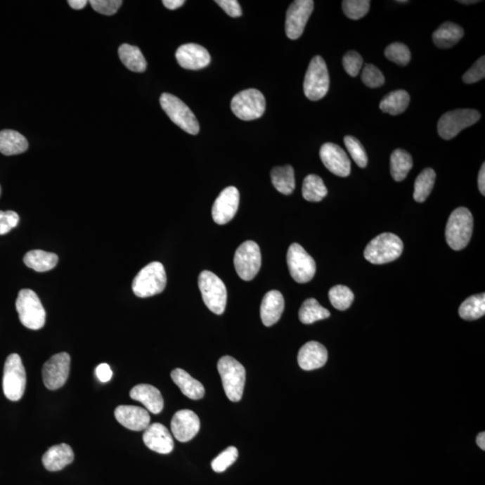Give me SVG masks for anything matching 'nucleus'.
Segmentation results:
<instances>
[{
  "mask_svg": "<svg viewBox=\"0 0 485 485\" xmlns=\"http://www.w3.org/2000/svg\"><path fill=\"white\" fill-rule=\"evenodd\" d=\"M473 215L467 208L455 209L449 216L446 226V240L453 250L460 251L467 247L473 234Z\"/></svg>",
  "mask_w": 485,
  "mask_h": 485,
  "instance_id": "obj_1",
  "label": "nucleus"
},
{
  "mask_svg": "<svg viewBox=\"0 0 485 485\" xmlns=\"http://www.w3.org/2000/svg\"><path fill=\"white\" fill-rule=\"evenodd\" d=\"M403 244L396 235L383 233L370 242L365 248L364 257L373 264L391 263L402 254Z\"/></svg>",
  "mask_w": 485,
  "mask_h": 485,
  "instance_id": "obj_2",
  "label": "nucleus"
},
{
  "mask_svg": "<svg viewBox=\"0 0 485 485\" xmlns=\"http://www.w3.org/2000/svg\"><path fill=\"white\" fill-rule=\"evenodd\" d=\"M218 370L226 397L232 402H239L244 393L245 383L244 366L231 356H224L218 362Z\"/></svg>",
  "mask_w": 485,
  "mask_h": 485,
  "instance_id": "obj_3",
  "label": "nucleus"
},
{
  "mask_svg": "<svg viewBox=\"0 0 485 485\" xmlns=\"http://www.w3.org/2000/svg\"><path fill=\"white\" fill-rule=\"evenodd\" d=\"M166 286L167 273L164 265L160 261H153L136 275L132 290L138 297H150L163 292Z\"/></svg>",
  "mask_w": 485,
  "mask_h": 485,
  "instance_id": "obj_4",
  "label": "nucleus"
},
{
  "mask_svg": "<svg viewBox=\"0 0 485 485\" xmlns=\"http://www.w3.org/2000/svg\"><path fill=\"white\" fill-rule=\"evenodd\" d=\"M16 311L22 325L31 330L44 328L46 312L37 294L31 290H22L15 302Z\"/></svg>",
  "mask_w": 485,
  "mask_h": 485,
  "instance_id": "obj_5",
  "label": "nucleus"
},
{
  "mask_svg": "<svg viewBox=\"0 0 485 485\" xmlns=\"http://www.w3.org/2000/svg\"><path fill=\"white\" fill-rule=\"evenodd\" d=\"M2 384L3 392L8 400L16 402L24 396L27 386V373L18 354H11L6 358Z\"/></svg>",
  "mask_w": 485,
  "mask_h": 485,
  "instance_id": "obj_6",
  "label": "nucleus"
},
{
  "mask_svg": "<svg viewBox=\"0 0 485 485\" xmlns=\"http://www.w3.org/2000/svg\"><path fill=\"white\" fill-rule=\"evenodd\" d=\"M199 289L202 299L210 311L222 315L226 306V287L221 278L209 271H203L199 276Z\"/></svg>",
  "mask_w": 485,
  "mask_h": 485,
  "instance_id": "obj_7",
  "label": "nucleus"
},
{
  "mask_svg": "<svg viewBox=\"0 0 485 485\" xmlns=\"http://www.w3.org/2000/svg\"><path fill=\"white\" fill-rule=\"evenodd\" d=\"M160 105L168 117L178 127L183 129L189 134L196 135L199 134L198 119L182 100L171 95V93H164L160 97Z\"/></svg>",
  "mask_w": 485,
  "mask_h": 485,
  "instance_id": "obj_8",
  "label": "nucleus"
},
{
  "mask_svg": "<svg viewBox=\"0 0 485 485\" xmlns=\"http://www.w3.org/2000/svg\"><path fill=\"white\" fill-rule=\"evenodd\" d=\"M330 79L328 66L321 56L313 57L304 80V93L311 101L323 98L329 90Z\"/></svg>",
  "mask_w": 485,
  "mask_h": 485,
  "instance_id": "obj_9",
  "label": "nucleus"
},
{
  "mask_svg": "<svg viewBox=\"0 0 485 485\" xmlns=\"http://www.w3.org/2000/svg\"><path fill=\"white\" fill-rule=\"evenodd\" d=\"M266 108L264 96L257 89L242 90L233 97L231 110L242 121H253L263 116Z\"/></svg>",
  "mask_w": 485,
  "mask_h": 485,
  "instance_id": "obj_10",
  "label": "nucleus"
},
{
  "mask_svg": "<svg viewBox=\"0 0 485 485\" xmlns=\"http://www.w3.org/2000/svg\"><path fill=\"white\" fill-rule=\"evenodd\" d=\"M480 118V112L473 109H458L446 112L438 122L439 134L446 141L451 140L464 129L477 124Z\"/></svg>",
  "mask_w": 485,
  "mask_h": 485,
  "instance_id": "obj_11",
  "label": "nucleus"
},
{
  "mask_svg": "<svg viewBox=\"0 0 485 485\" xmlns=\"http://www.w3.org/2000/svg\"><path fill=\"white\" fill-rule=\"evenodd\" d=\"M235 271L242 280H252L260 271L261 254L260 247L254 241H245L235 251Z\"/></svg>",
  "mask_w": 485,
  "mask_h": 485,
  "instance_id": "obj_12",
  "label": "nucleus"
},
{
  "mask_svg": "<svg viewBox=\"0 0 485 485\" xmlns=\"http://www.w3.org/2000/svg\"><path fill=\"white\" fill-rule=\"evenodd\" d=\"M290 273L297 283H306L315 276L316 261L299 244L291 245L287 254Z\"/></svg>",
  "mask_w": 485,
  "mask_h": 485,
  "instance_id": "obj_13",
  "label": "nucleus"
},
{
  "mask_svg": "<svg viewBox=\"0 0 485 485\" xmlns=\"http://www.w3.org/2000/svg\"><path fill=\"white\" fill-rule=\"evenodd\" d=\"M70 370V356L67 352L55 354L45 362L43 368L44 386L57 390L67 382Z\"/></svg>",
  "mask_w": 485,
  "mask_h": 485,
  "instance_id": "obj_14",
  "label": "nucleus"
},
{
  "mask_svg": "<svg viewBox=\"0 0 485 485\" xmlns=\"http://www.w3.org/2000/svg\"><path fill=\"white\" fill-rule=\"evenodd\" d=\"M313 9L312 0H296L290 6L286 15L285 30L290 40L302 37Z\"/></svg>",
  "mask_w": 485,
  "mask_h": 485,
  "instance_id": "obj_15",
  "label": "nucleus"
},
{
  "mask_svg": "<svg viewBox=\"0 0 485 485\" xmlns=\"http://www.w3.org/2000/svg\"><path fill=\"white\" fill-rule=\"evenodd\" d=\"M240 195L237 188L229 186L222 190L212 207V218L216 224L225 225L232 221L238 212Z\"/></svg>",
  "mask_w": 485,
  "mask_h": 485,
  "instance_id": "obj_16",
  "label": "nucleus"
},
{
  "mask_svg": "<svg viewBox=\"0 0 485 485\" xmlns=\"http://www.w3.org/2000/svg\"><path fill=\"white\" fill-rule=\"evenodd\" d=\"M320 157L325 167L335 176L347 177L351 174L350 158L340 146L323 144L320 150Z\"/></svg>",
  "mask_w": 485,
  "mask_h": 485,
  "instance_id": "obj_17",
  "label": "nucleus"
},
{
  "mask_svg": "<svg viewBox=\"0 0 485 485\" xmlns=\"http://www.w3.org/2000/svg\"><path fill=\"white\" fill-rule=\"evenodd\" d=\"M200 422L198 415L190 410H181L174 413L171 431L180 442H187L198 434Z\"/></svg>",
  "mask_w": 485,
  "mask_h": 485,
  "instance_id": "obj_18",
  "label": "nucleus"
},
{
  "mask_svg": "<svg viewBox=\"0 0 485 485\" xmlns=\"http://www.w3.org/2000/svg\"><path fill=\"white\" fill-rule=\"evenodd\" d=\"M177 63L186 70L205 69L210 63V55L205 47L199 44H187L177 48Z\"/></svg>",
  "mask_w": 485,
  "mask_h": 485,
  "instance_id": "obj_19",
  "label": "nucleus"
},
{
  "mask_svg": "<svg viewBox=\"0 0 485 485\" xmlns=\"http://www.w3.org/2000/svg\"><path fill=\"white\" fill-rule=\"evenodd\" d=\"M115 416L119 423L131 431H145L150 425V413L141 407L119 406L115 410Z\"/></svg>",
  "mask_w": 485,
  "mask_h": 485,
  "instance_id": "obj_20",
  "label": "nucleus"
},
{
  "mask_svg": "<svg viewBox=\"0 0 485 485\" xmlns=\"http://www.w3.org/2000/svg\"><path fill=\"white\" fill-rule=\"evenodd\" d=\"M143 441L152 451L160 454H169L174 449L172 435L167 427L160 422L153 423L145 429Z\"/></svg>",
  "mask_w": 485,
  "mask_h": 485,
  "instance_id": "obj_21",
  "label": "nucleus"
},
{
  "mask_svg": "<svg viewBox=\"0 0 485 485\" xmlns=\"http://www.w3.org/2000/svg\"><path fill=\"white\" fill-rule=\"evenodd\" d=\"M328 358V352L323 344L318 342H309L300 349L297 362L304 370H313L322 368Z\"/></svg>",
  "mask_w": 485,
  "mask_h": 485,
  "instance_id": "obj_22",
  "label": "nucleus"
},
{
  "mask_svg": "<svg viewBox=\"0 0 485 485\" xmlns=\"http://www.w3.org/2000/svg\"><path fill=\"white\" fill-rule=\"evenodd\" d=\"M131 399L141 403L146 409L158 415L164 408V399L160 391L150 384H141L134 387L129 393Z\"/></svg>",
  "mask_w": 485,
  "mask_h": 485,
  "instance_id": "obj_23",
  "label": "nucleus"
},
{
  "mask_svg": "<svg viewBox=\"0 0 485 485\" xmlns=\"http://www.w3.org/2000/svg\"><path fill=\"white\" fill-rule=\"evenodd\" d=\"M285 302L283 294L271 290L265 294L261 305V318L265 326H271L279 321L283 315Z\"/></svg>",
  "mask_w": 485,
  "mask_h": 485,
  "instance_id": "obj_24",
  "label": "nucleus"
},
{
  "mask_svg": "<svg viewBox=\"0 0 485 485\" xmlns=\"http://www.w3.org/2000/svg\"><path fill=\"white\" fill-rule=\"evenodd\" d=\"M74 452L67 444L55 445L48 449L43 457V464L48 471L63 470L67 465L72 463Z\"/></svg>",
  "mask_w": 485,
  "mask_h": 485,
  "instance_id": "obj_25",
  "label": "nucleus"
},
{
  "mask_svg": "<svg viewBox=\"0 0 485 485\" xmlns=\"http://www.w3.org/2000/svg\"><path fill=\"white\" fill-rule=\"evenodd\" d=\"M171 377L176 386L180 388L184 396L193 400L202 399L205 394L203 384L195 378L190 377L186 370L182 368H176L171 373Z\"/></svg>",
  "mask_w": 485,
  "mask_h": 485,
  "instance_id": "obj_26",
  "label": "nucleus"
},
{
  "mask_svg": "<svg viewBox=\"0 0 485 485\" xmlns=\"http://www.w3.org/2000/svg\"><path fill=\"white\" fill-rule=\"evenodd\" d=\"M28 150V141L21 134L12 129L0 131V152L5 156H14Z\"/></svg>",
  "mask_w": 485,
  "mask_h": 485,
  "instance_id": "obj_27",
  "label": "nucleus"
},
{
  "mask_svg": "<svg viewBox=\"0 0 485 485\" xmlns=\"http://www.w3.org/2000/svg\"><path fill=\"white\" fill-rule=\"evenodd\" d=\"M463 37V28L454 22H446L433 32L432 39L436 47L449 48L457 44Z\"/></svg>",
  "mask_w": 485,
  "mask_h": 485,
  "instance_id": "obj_28",
  "label": "nucleus"
},
{
  "mask_svg": "<svg viewBox=\"0 0 485 485\" xmlns=\"http://www.w3.org/2000/svg\"><path fill=\"white\" fill-rule=\"evenodd\" d=\"M59 261L56 254L50 253L43 250H32L28 252L24 257V263L31 269L44 273L53 270Z\"/></svg>",
  "mask_w": 485,
  "mask_h": 485,
  "instance_id": "obj_29",
  "label": "nucleus"
},
{
  "mask_svg": "<svg viewBox=\"0 0 485 485\" xmlns=\"http://www.w3.org/2000/svg\"><path fill=\"white\" fill-rule=\"evenodd\" d=\"M271 182L280 193L290 195L295 190V174L291 166L276 167L271 170Z\"/></svg>",
  "mask_w": 485,
  "mask_h": 485,
  "instance_id": "obj_30",
  "label": "nucleus"
},
{
  "mask_svg": "<svg viewBox=\"0 0 485 485\" xmlns=\"http://www.w3.org/2000/svg\"><path fill=\"white\" fill-rule=\"evenodd\" d=\"M119 57L122 63L129 70L134 72H144L147 69V61L140 48L127 44L119 48Z\"/></svg>",
  "mask_w": 485,
  "mask_h": 485,
  "instance_id": "obj_31",
  "label": "nucleus"
},
{
  "mask_svg": "<svg viewBox=\"0 0 485 485\" xmlns=\"http://www.w3.org/2000/svg\"><path fill=\"white\" fill-rule=\"evenodd\" d=\"M410 103V96L406 90H396L384 96L380 102L381 111L391 115H399L403 113Z\"/></svg>",
  "mask_w": 485,
  "mask_h": 485,
  "instance_id": "obj_32",
  "label": "nucleus"
},
{
  "mask_svg": "<svg viewBox=\"0 0 485 485\" xmlns=\"http://www.w3.org/2000/svg\"><path fill=\"white\" fill-rule=\"evenodd\" d=\"M413 167V158L408 152L403 150H396L391 155L390 170L394 181L401 182L406 179L407 174Z\"/></svg>",
  "mask_w": 485,
  "mask_h": 485,
  "instance_id": "obj_33",
  "label": "nucleus"
},
{
  "mask_svg": "<svg viewBox=\"0 0 485 485\" xmlns=\"http://www.w3.org/2000/svg\"><path fill=\"white\" fill-rule=\"evenodd\" d=\"M328 193V188L321 177L316 174H309L304 179L302 194L307 202H321Z\"/></svg>",
  "mask_w": 485,
  "mask_h": 485,
  "instance_id": "obj_34",
  "label": "nucleus"
},
{
  "mask_svg": "<svg viewBox=\"0 0 485 485\" xmlns=\"http://www.w3.org/2000/svg\"><path fill=\"white\" fill-rule=\"evenodd\" d=\"M458 313L461 318L467 321L481 318L485 313V294L469 297L461 304Z\"/></svg>",
  "mask_w": 485,
  "mask_h": 485,
  "instance_id": "obj_35",
  "label": "nucleus"
},
{
  "mask_svg": "<svg viewBox=\"0 0 485 485\" xmlns=\"http://www.w3.org/2000/svg\"><path fill=\"white\" fill-rule=\"evenodd\" d=\"M330 316L331 313L328 310L320 305L318 300L315 299H306L300 307L299 313L300 321L305 325L328 318Z\"/></svg>",
  "mask_w": 485,
  "mask_h": 485,
  "instance_id": "obj_36",
  "label": "nucleus"
},
{
  "mask_svg": "<svg viewBox=\"0 0 485 485\" xmlns=\"http://www.w3.org/2000/svg\"><path fill=\"white\" fill-rule=\"evenodd\" d=\"M436 173L432 168H426L417 176L413 198L417 202H425L434 186Z\"/></svg>",
  "mask_w": 485,
  "mask_h": 485,
  "instance_id": "obj_37",
  "label": "nucleus"
},
{
  "mask_svg": "<svg viewBox=\"0 0 485 485\" xmlns=\"http://www.w3.org/2000/svg\"><path fill=\"white\" fill-rule=\"evenodd\" d=\"M329 299L335 309L342 311V310L348 309L351 306L354 300V295L348 287L337 285L330 290Z\"/></svg>",
  "mask_w": 485,
  "mask_h": 485,
  "instance_id": "obj_38",
  "label": "nucleus"
},
{
  "mask_svg": "<svg viewBox=\"0 0 485 485\" xmlns=\"http://www.w3.org/2000/svg\"><path fill=\"white\" fill-rule=\"evenodd\" d=\"M370 1L368 0H344L342 1V9L347 18L352 20H358L364 18L370 11Z\"/></svg>",
  "mask_w": 485,
  "mask_h": 485,
  "instance_id": "obj_39",
  "label": "nucleus"
},
{
  "mask_svg": "<svg viewBox=\"0 0 485 485\" xmlns=\"http://www.w3.org/2000/svg\"><path fill=\"white\" fill-rule=\"evenodd\" d=\"M384 55L388 60L392 63L406 66L410 60V51L406 44L401 43H394L388 45L384 51Z\"/></svg>",
  "mask_w": 485,
  "mask_h": 485,
  "instance_id": "obj_40",
  "label": "nucleus"
},
{
  "mask_svg": "<svg viewBox=\"0 0 485 485\" xmlns=\"http://www.w3.org/2000/svg\"><path fill=\"white\" fill-rule=\"evenodd\" d=\"M344 144L352 160L358 164V167L361 168L366 167L368 164V156L360 141L352 137V136H346L344 138Z\"/></svg>",
  "mask_w": 485,
  "mask_h": 485,
  "instance_id": "obj_41",
  "label": "nucleus"
},
{
  "mask_svg": "<svg viewBox=\"0 0 485 485\" xmlns=\"http://www.w3.org/2000/svg\"><path fill=\"white\" fill-rule=\"evenodd\" d=\"M238 458V451L237 448L229 447L221 452L212 462V467L216 473H223L226 469L237 461Z\"/></svg>",
  "mask_w": 485,
  "mask_h": 485,
  "instance_id": "obj_42",
  "label": "nucleus"
},
{
  "mask_svg": "<svg viewBox=\"0 0 485 485\" xmlns=\"http://www.w3.org/2000/svg\"><path fill=\"white\" fill-rule=\"evenodd\" d=\"M361 80L365 86L370 89H377L384 85V77L382 72L373 64L365 65L362 70Z\"/></svg>",
  "mask_w": 485,
  "mask_h": 485,
  "instance_id": "obj_43",
  "label": "nucleus"
},
{
  "mask_svg": "<svg viewBox=\"0 0 485 485\" xmlns=\"http://www.w3.org/2000/svg\"><path fill=\"white\" fill-rule=\"evenodd\" d=\"M342 63H344L346 72L351 77H355L360 73L363 65V59L357 51H351L344 55Z\"/></svg>",
  "mask_w": 485,
  "mask_h": 485,
  "instance_id": "obj_44",
  "label": "nucleus"
},
{
  "mask_svg": "<svg viewBox=\"0 0 485 485\" xmlns=\"http://www.w3.org/2000/svg\"><path fill=\"white\" fill-rule=\"evenodd\" d=\"M92 8L97 13L105 15H112L118 11L121 8L122 1L121 0H91L90 1Z\"/></svg>",
  "mask_w": 485,
  "mask_h": 485,
  "instance_id": "obj_45",
  "label": "nucleus"
},
{
  "mask_svg": "<svg viewBox=\"0 0 485 485\" xmlns=\"http://www.w3.org/2000/svg\"><path fill=\"white\" fill-rule=\"evenodd\" d=\"M485 77V58L481 57L471 69L465 73L463 81L465 84H474L484 79Z\"/></svg>",
  "mask_w": 485,
  "mask_h": 485,
  "instance_id": "obj_46",
  "label": "nucleus"
},
{
  "mask_svg": "<svg viewBox=\"0 0 485 485\" xmlns=\"http://www.w3.org/2000/svg\"><path fill=\"white\" fill-rule=\"evenodd\" d=\"M18 213L12 210H8V212L0 210V235L8 234L18 225Z\"/></svg>",
  "mask_w": 485,
  "mask_h": 485,
  "instance_id": "obj_47",
  "label": "nucleus"
},
{
  "mask_svg": "<svg viewBox=\"0 0 485 485\" xmlns=\"http://www.w3.org/2000/svg\"><path fill=\"white\" fill-rule=\"evenodd\" d=\"M215 2L231 18L242 15L241 6L237 0H216Z\"/></svg>",
  "mask_w": 485,
  "mask_h": 485,
  "instance_id": "obj_48",
  "label": "nucleus"
},
{
  "mask_svg": "<svg viewBox=\"0 0 485 485\" xmlns=\"http://www.w3.org/2000/svg\"><path fill=\"white\" fill-rule=\"evenodd\" d=\"M96 377L103 383L108 382L112 377V371L108 364L102 363L96 368Z\"/></svg>",
  "mask_w": 485,
  "mask_h": 485,
  "instance_id": "obj_49",
  "label": "nucleus"
},
{
  "mask_svg": "<svg viewBox=\"0 0 485 485\" xmlns=\"http://www.w3.org/2000/svg\"><path fill=\"white\" fill-rule=\"evenodd\" d=\"M186 1L183 0H164L163 4L170 11H176V9L181 8Z\"/></svg>",
  "mask_w": 485,
  "mask_h": 485,
  "instance_id": "obj_50",
  "label": "nucleus"
},
{
  "mask_svg": "<svg viewBox=\"0 0 485 485\" xmlns=\"http://www.w3.org/2000/svg\"><path fill=\"white\" fill-rule=\"evenodd\" d=\"M478 187H479L480 193L485 195V164L481 166L479 176H478Z\"/></svg>",
  "mask_w": 485,
  "mask_h": 485,
  "instance_id": "obj_51",
  "label": "nucleus"
},
{
  "mask_svg": "<svg viewBox=\"0 0 485 485\" xmlns=\"http://www.w3.org/2000/svg\"><path fill=\"white\" fill-rule=\"evenodd\" d=\"M67 3H69V5L71 6V8L76 9V11L83 9L87 4V1H86V0H70V1Z\"/></svg>",
  "mask_w": 485,
  "mask_h": 485,
  "instance_id": "obj_52",
  "label": "nucleus"
},
{
  "mask_svg": "<svg viewBox=\"0 0 485 485\" xmlns=\"http://www.w3.org/2000/svg\"><path fill=\"white\" fill-rule=\"evenodd\" d=\"M477 445L479 446V448L483 449V451H485V433L484 432H481L479 434H478L477 438Z\"/></svg>",
  "mask_w": 485,
  "mask_h": 485,
  "instance_id": "obj_53",
  "label": "nucleus"
},
{
  "mask_svg": "<svg viewBox=\"0 0 485 485\" xmlns=\"http://www.w3.org/2000/svg\"><path fill=\"white\" fill-rule=\"evenodd\" d=\"M459 2H460L461 4L470 5V4H475V3H478L479 1H475V0H472V1H463V0H462V1H459Z\"/></svg>",
  "mask_w": 485,
  "mask_h": 485,
  "instance_id": "obj_54",
  "label": "nucleus"
},
{
  "mask_svg": "<svg viewBox=\"0 0 485 485\" xmlns=\"http://www.w3.org/2000/svg\"><path fill=\"white\" fill-rule=\"evenodd\" d=\"M397 3H408L406 0H397Z\"/></svg>",
  "mask_w": 485,
  "mask_h": 485,
  "instance_id": "obj_55",
  "label": "nucleus"
},
{
  "mask_svg": "<svg viewBox=\"0 0 485 485\" xmlns=\"http://www.w3.org/2000/svg\"><path fill=\"white\" fill-rule=\"evenodd\" d=\"M0 195H1V186H0Z\"/></svg>",
  "mask_w": 485,
  "mask_h": 485,
  "instance_id": "obj_56",
  "label": "nucleus"
}]
</instances>
